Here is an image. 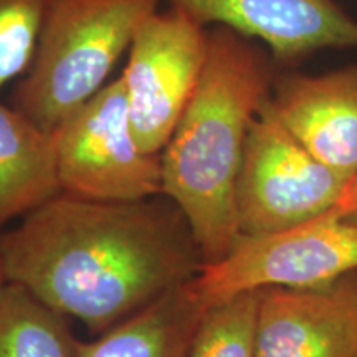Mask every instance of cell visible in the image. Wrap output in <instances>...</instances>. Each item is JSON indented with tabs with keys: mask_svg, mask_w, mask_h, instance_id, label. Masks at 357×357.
<instances>
[{
	"mask_svg": "<svg viewBox=\"0 0 357 357\" xmlns=\"http://www.w3.org/2000/svg\"><path fill=\"white\" fill-rule=\"evenodd\" d=\"M7 281L102 334L197 278L204 257L181 208L158 197L60 194L0 234Z\"/></svg>",
	"mask_w": 357,
	"mask_h": 357,
	"instance_id": "6da1fadb",
	"label": "cell"
},
{
	"mask_svg": "<svg viewBox=\"0 0 357 357\" xmlns=\"http://www.w3.org/2000/svg\"><path fill=\"white\" fill-rule=\"evenodd\" d=\"M273 63L253 38L212 25L202 77L160 153L162 195L189 222L204 266L240 238L236 184L250 128L271 96Z\"/></svg>",
	"mask_w": 357,
	"mask_h": 357,
	"instance_id": "7a4b0ae2",
	"label": "cell"
},
{
	"mask_svg": "<svg viewBox=\"0 0 357 357\" xmlns=\"http://www.w3.org/2000/svg\"><path fill=\"white\" fill-rule=\"evenodd\" d=\"M255 357H357V280L260 289Z\"/></svg>",
	"mask_w": 357,
	"mask_h": 357,
	"instance_id": "9c48e42d",
	"label": "cell"
},
{
	"mask_svg": "<svg viewBox=\"0 0 357 357\" xmlns=\"http://www.w3.org/2000/svg\"><path fill=\"white\" fill-rule=\"evenodd\" d=\"M53 134L65 194L106 202L162 195L160 154L147 153L137 141L121 77L106 83Z\"/></svg>",
	"mask_w": 357,
	"mask_h": 357,
	"instance_id": "5b68a950",
	"label": "cell"
},
{
	"mask_svg": "<svg viewBox=\"0 0 357 357\" xmlns=\"http://www.w3.org/2000/svg\"><path fill=\"white\" fill-rule=\"evenodd\" d=\"M270 98L245 144L236 184L240 236L275 234L331 211L349 182L289 132Z\"/></svg>",
	"mask_w": 357,
	"mask_h": 357,
	"instance_id": "8992f818",
	"label": "cell"
},
{
	"mask_svg": "<svg viewBox=\"0 0 357 357\" xmlns=\"http://www.w3.org/2000/svg\"><path fill=\"white\" fill-rule=\"evenodd\" d=\"M208 29L181 8L154 12L134 35L121 79L137 141L160 154L197 88Z\"/></svg>",
	"mask_w": 357,
	"mask_h": 357,
	"instance_id": "52a82bcc",
	"label": "cell"
},
{
	"mask_svg": "<svg viewBox=\"0 0 357 357\" xmlns=\"http://www.w3.org/2000/svg\"><path fill=\"white\" fill-rule=\"evenodd\" d=\"M6 275H3V271H2V266H0V287H2L3 283H6Z\"/></svg>",
	"mask_w": 357,
	"mask_h": 357,
	"instance_id": "e0dca14e",
	"label": "cell"
},
{
	"mask_svg": "<svg viewBox=\"0 0 357 357\" xmlns=\"http://www.w3.org/2000/svg\"><path fill=\"white\" fill-rule=\"evenodd\" d=\"M78 342L66 316L20 284L0 287V357H77Z\"/></svg>",
	"mask_w": 357,
	"mask_h": 357,
	"instance_id": "4fadbf2b",
	"label": "cell"
},
{
	"mask_svg": "<svg viewBox=\"0 0 357 357\" xmlns=\"http://www.w3.org/2000/svg\"><path fill=\"white\" fill-rule=\"evenodd\" d=\"M336 208L344 220L357 225V172L347 182L344 194L337 202Z\"/></svg>",
	"mask_w": 357,
	"mask_h": 357,
	"instance_id": "2e32d148",
	"label": "cell"
},
{
	"mask_svg": "<svg viewBox=\"0 0 357 357\" xmlns=\"http://www.w3.org/2000/svg\"><path fill=\"white\" fill-rule=\"evenodd\" d=\"M357 271V225L336 207L291 229L242 235L222 260L205 265L194 287L212 306L266 288H324Z\"/></svg>",
	"mask_w": 357,
	"mask_h": 357,
	"instance_id": "277c9868",
	"label": "cell"
},
{
	"mask_svg": "<svg viewBox=\"0 0 357 357\" xmlns=\"http://www.w3.org/2000/svg\"><path fill=\"white\" fill-rule=\"evenodd\" d=\"M260 291H247L207 307L189 357H255Z\"/></svg>",
	"mask_w": 357,
	"mask_h": 357,
	"instance_id": "5bb4252c",
	"label": "cell"
},
{
	"mask_svg": "<svg viewBox=\"0 0 357 357\" xmlns=\"http://www.w3.org/2000/svg\"><path fill=\"white\" fill-rule=\"evenodd\" d=\"M354 275H356V280H357V271H356V273H354Z\"/></svg>",
	"mask_w": 357,
	"mask_h": 357,
	"instance_id": "ac0fdd59",
	"label": "cell"
},
{
	"mask_svg": "<svg viewBox=\"0 0 357 357\" xmlns=\"http://www.w3.org/2000/svg\"><path fill=\"white\" fill-rule=\"evenodd\" d=\"M60 192L55 134L0 102V230Z\"/></svg>",
	"mask_w": 357,
	"mask_h": 357,
	"instance_id": "8fae6325",
	"label": "cell"
},
{
	"mask_svg": "<svg viewBox=\"0 0 357 357\" xmlns=\"http://www.w3.org/2000/svg\"><path fill=\"white\" fill-rule=\"evenodd\" d=\"M160 0H53L12 106L45 131L105 86Z\"/></svg>",
	"mask_w": 357,
	"mask_h": 357,
	"instance_id": "3957f363",
	"label": "cell"
},
{
	"mask_svg": "<svg viewBox=\"0 0 357 357\" xmlns=\"http://www.w3.org/2000/svg\"><path fill=\"white\" fill-rule=\"evenodd\" d=\"M53 0H0V89L32 65Z\"/></svg>",
	"mask_w": 357,
	"mask_h": 357,
	"instance_id": "9a60e30c",
	"label": "cell"
},
{
	"mask_svg": "<svg viewBox=\"0 0 357 357\" xmlns=\"http://www.w3.org/2000/svg\"><path fill=\"white\" fill-rule=\"evenodd\" d=\"M271 105L289 132L326 166L357 172V65L275 78Z\"/></svg>",
	"mask_w": 357,
	"mask_h": 357,
	"instance_id": "30bf717a",
	"label": "cell"
},
{
	"mask_svg": "<svg viewBox=\"0 0 357 357\" xmlns=\"http://www.w3.org/2000/svg\"><path fill=\"white\" fill-rule=\"evenodd\" d=\"M205 311L192 280L95 341H79L77 357H189Z\"/></svg>",
	"mask_w": 357,
	"mask_h": 357,
	"instance_id": "7c38bea8",
	"label": "cell"
},
{
	"mask_svg": "<svg viewBox=\"0 0 357 357\" xmlns=\"http://www.w3.org/2000/svg\"><path fill=\"white\" fill-rule=\"evenodd\" d=\"M200 24L258 40L280 63L326 48H357V20L334 0H167Z\"/></svg>",
	"mask_w": 357,
	"mask_h": 357,
	"instance_id": "ba28073f",
	"label": "cell"
}]
</instances>
